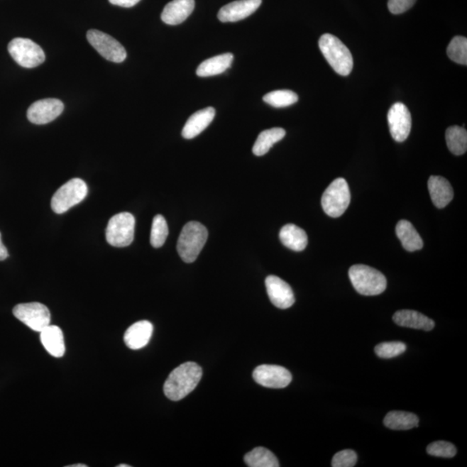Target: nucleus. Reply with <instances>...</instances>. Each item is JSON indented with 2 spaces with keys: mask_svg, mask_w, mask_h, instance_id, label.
<instances>
[{
  "mask_svg": "<svg viewBox=\"0 0 467 467\" xmlns=\"http://www.w3.org/2000/svg\"><path fill=\"white\" fill-rule=\"evenodd\" d=\"M203 375L199 364L187 362L181 364L169 375L164 385V393L172 401H180L196 389Z\"/></svg>",
  "mask_w": 467,
  "mask_h": 467,
  "instance_id": "nucleus-1",
  "label": "nucleus"
},
{
  "mask_svg": "<svg viewBox=\"0 0 467 467\" xmlns=\"http://www.w3.org/2000/svg\"><path fill=\"white\" fill-rule=\"evenodd\" d=\"M319 46L336 73L340 76H349L353 69V57L350 50L339 38L331 34H324L319 38Z\"/></svg>",
  "mask_w": 467,
  "mask_h": 467,
  "instance_id": "nucleus-2",
  "label": "nucleus"
},
{
  "mask_svg": "<svg viewBox=\"0 0 467 467\" xmlns=\"http://www.w3.org/2000/svg\"><path fill=\"white\" fill-rule=\"evenodd\" d=\"M208 239L207 229L199 221H189L182 229L177 251L186 263H192L199 256Z\"/></svg>",
  "mask_w": 467,
  "mask_h": 467,
  "instance_id": "nucleus-3",
  "label": "nucleus"
},
{
  "mask_svg": "<svg viewBox=\"0 0 467 467\" xmlns=\"http://www.w3.org/2000/svg\"><path fill=\"white\" fill-rule=\"evenodd\" d=\"M349 277L360 295L375 296L383 294L387 287V280L381 272L366 265H354L350 268Z\"/></svg>",
  "mask_w": 467,
  "mask_h": 467,
  "instance_id": "nucleus-4",
  "label": "nucleus"
},
{
  "mask_svg": "<svg viewBox=\"0 0 467 467\" xmlns=\"http://www.w3.org/2000/svg\"><path fill=\"white\" fill-rule=\"evenodd\" d=\"M351 203L349 185L343 177L336 179L324 191L322 204L328 216L337 219L346 212Z\"/></svg>",
  "mask_w": 467,
  "mask_h": 467,
  "instance_id": "nucleus-5",
  "label": "nucleus"
},
{
  "mask_svg": "<svg viewBox=\"0 0 467 467\" xmlns=\"http://www.w3.org/2000/svg\"><path fill=\"white\" fill-rule=\"evenodd\" d=\"M134 229H136V219L132 214L119 213L109 220L106 226V241L114 247L129 246L134 238Z\"/></svg>",
  "mask_w": 467,
  "mask_h": 467,
  "instance_id": "nucleus-6",
  "label": "nucleus"
},
{
  "mask_svg": "<svg viewBox=\"0 0 467 467\" xmlns=\"http://www.w3.org/2000/svg\"><path fill=\"white\" fill-rule=\"evenodd\" d=\"M88 195V186L81 179H72L62 185L51 199V209L55 213L62 214L80 204Z\"/></svg>",
  "mask_w": 467,
  "mask_h": 467,
  "instance_id": "nucleus-7",
  "label": "nucleus"
},
{
  "mask_svg": "<svg viewBox=\"0 0 467 467\" xmlns=\"http://www.w3.org/2000/svg\"><path fill=\"white\" fill-rule=\"evenodd\" d=\"M8 51L14 61L23 68H35L45 60L41 47L28 38H14L8 45Z\"/></svg>",
  "mask_w": 467,
  "mask_h": 467,
  "instance_id": "nucleus-8",
  "label": "nucleus"
},
{
  "mask_svg": "<svg viewBox=\"0 0 467 467\" xmlns=\"http://www.w3.org/2000/svg\"><path fill=\"white\" fill-rule=\"evenodd\" d=\"M13 312L16 318L35 331L41 332L50 324V310L41 303L19 304Z\"/></svg>",
  "mask_w": 467,
  "mask_h": 467,
  "instance_id": "nucleus-9",
  "label": "nucleus"
},
{
  "mask_svg": "<svg viewBox=\"0 0 467 467\" xmlns=\"http://www.w3.org/2000/svg\"><path fill=\"white\" fill-rule=\"evenodd\" d=\"M87 38L94 49L106 60L120 63L125 61L126 51L116 39L97 30H89Z\"/></svg>",
  "mask_w": 467,
  "mask_h": 467,
  "instance_id": "nucleus-10",
  "label": "nucleus"
},
{
  "mask_svg": "<svg viewBox=\"0 0 467 467\" xmlns=\"http://www.w3.org/2000/svg\"><path fill=\"white\" fill-rule=\"evenodd\" d=\"M253 378L260 385L270 389H283L292 382L290 371L282 366L263 364L256 368Z\"/></svg>",
  "mask_w": 467,
  "mask_h": 467,
  "instance_id": "nucleus-11",
  "label": "nucleus"
},
{
  "mask_svg": "<svg viewBox=\"0 0 467 467\" xmlns=\"http://www.w3.org/2000/svg\"><path fill=\"white\" fill-rule=\"evenodd\" d=\"M387 117L392 138L397 142L405 141L412 126L409 109L401 102H397L391 106Z\"/></svg>",
  "mask_w": 467,
  "mask_h": 467,
  "instance_id": "nucleus-12",
  "label": "nucleus"
},
{
  "mask_svg": "<svg viewBox=\"0 0 467 467\" xmlns=\"http://www.w3.org/2000/svg\"><path fill=\"white\" fill-rule=\"evenodd\" d=\"M65 105L57 99H43L31 104L27 111V118L31 123H50L62 113Z\"/></svg>",
  "mask_w": 467,
  "mask_h": 467,
  "instance_id": "nucleus-13",
  "label": "nucleus"
},
{
  "mask_svg": "<svg viewBox=\"0 0 467 467\" xmlns=\"http://www.w3.org/2000/svg\"><path fill=\"white\" fill-rule=\"evenodd\" d=\"M267 292L271 302L280 309H287L295 302L294 292L289 285L275 275L267 277L265 280Z\"/></svg>",
  "mask_w": 467,
  "mask_h": 467,
  "instance_id": "nucleus-14",
  "label": "nucleus"
},
{
  "mask_svg": "<svg viewBox=\"0 0 467 467\" xmlns=\"http://www.w3.org/2000/svg\"><path fill=\"white\" fill-rule=\"evenodd\" d=\"M261 2L263 0H237L221 7L217 18L223 23L243 21L254 13Z\"/></svg>",
  "mask_w": 467,
  "mask_h": 467,
  "instance_id": "nucleus-15",
  "label": "nucleus"
},
{
  "mask_svg": "<svg viewBox=\"0 0 467 467\" xmlns=\"http://www.w3.org/2000/svg\"><path fill=\"white\" fill-rule=\"evenodd\" d=\"M195 8V0H172L167 4L161 14L166 25H180L188 18Z\"/></svg>",
  "mask_w": 467,
  "mask_h": 467,
  "instance_id": "nucleus-16",
  "label": "nucleus"
},
{
  "mask_svg": "<svg viewBox=\"0 0 467 467\" xmlns=\"http://www.w3.org/2000/svg\"><path fill=\"white\" fill-rule=\"evenodd\" d=\"M153 326L148 320L134 323L126 330L124 341L132 350H140L148 344L152 338Z\"/></svg>",
  "mask_w": 467,
  "mask_h": 467,
  "instance_id": "nucleus-17",
  "label": "nucleus"
},
{
  "mask_svg": "<svg viewBox=\"0 0 467 467\" xmlns=\"http://www.w3.org/2000/svg\"><path fill=\"white\" fill-rule=\"evenodd\" d=\"M215 116L216 110L211 106L197 111L186 122L183 131H182V136L186 140H191V138L199 136L211 123Z\"/></svg>",
  "mask_w": 467,
  "mask_h": 467,
  "instance_id": "nucleus-18",
  "label": "nucleus"
},
{
  "mask_svg": "<svg viewBox=\"0 0 467 467\" xmlns=\"http://www.w3.org/2000/svg\"><path fill=\"white\" fill-rule=\"evenodd\" d=\"M427 187L434 207L439 209L445 208L454 199L452 185L445 177L431 176L427 182Z\"/></svg>",
  "mask_w": 467,
  "mask_h": 467,
  "instance_id": "nucleus-19",
  "label": "nucleus"
},
{
  "mask_svg": "<svg viewBox=\"0 0 467 467\" xmlns=\"http://www.w3.org/2000/svg\"><path fill=\"white\" fill-rule=\"evenodd\" d=\"M394 322L400 326L429 331L435 326L434 320L421 312L412 310H401L393 316Z\"/></svg>",
  "mask_w": 467,
  "mask_h": 467,
  "instance_id": "nucleus-20",
  "label": "nucleus"
},
{
  "mask_svg": "<svg viewBox=\"0 0 467 467\" xmlns=\"http://www.w3.org/2000/svg\"><path fill=\"white\" fill-rule=\"evenodd\" d=\"M40 339L45 349L55 358H62L65 353V343L60 328L47 326L40 332Z\"/></svg>",
  "mask_w": 467,
  "mask_h": 467,
  "instance_id": "nucleus-21",
  "label": "nucleus"
},
{
  "mask_svg": "<svg viewBox=\"0 0 467 467\" xmlns=\"http://www.w3.org/2000/svg\"><path fill=\"white\" fill-rule=\"evenodd\" d=\"M280 240L284 246L298 252L304 251L308 243L306 231L292 224L285 225L280 229Z\"/></svg>",
  "mask_w": 467,
  "mask_h": 467,
  "instance_id": "nucleus-22",
  "label": "nucleus"
},
{
  "mask_svg": "<svg viewBox=\"0 0 467 467\" xmlns=\"http://www.w3.org/2000/svg\"><path fill=\"white\" fill-rule=\"evenodd\" d=\"M234 59L231 53H225L207 59L199 66L197 75L200 77H209L223 74L231 68Z\"/></svg>",
  "mask_w": 467,
  "mask_h": 467,
  "instance_id": "nucleus-23",
  "label": "nucleus"
},
{
  "mask_svg": "<svg viewBox=\"0 0 467 467\" xmlns=\"http://www.w3.org/2000/svg\"><path fill=\"white\" fill-rule=\"evenodd\" d=\"M395 232L406 251L414 252L423 248L422 238L410 221L407 220L398 221Z\"/></svg>",
  "mask_w": 467,
  "mask_h": 467,
  "instance_id": "nucleus-24",
  "label": "nucleus"
},
{
  "mask_svg": "<svg viewBox=\"0 0 467 467\" xmlns=\"http://www.w3.org/2000/svg\"><path fill=\"white\" fill-rule=\"evenodd\" d=\"M285 136H286V131L280 128L263 131L259 134L254 146H253V153L258 157L265 155L272 146L282 141Z\"/></svg>",
  "mask_w": 467,
  "mask_h": 467,
  "instance_id": "nucleus-25",
  "label": "nucleus"
},
{
  "mask_svg": "<svg viewBox=\"0 0 467 467\" xmlns=\"http://www.w3.org/2000/svg\"><path fill=\"white\" fill-rule=\"evenodd\" d=\"M383 423L392 430H410L419 426V418L413 413L391 411L387 414Z\"/></svg>",
  "mask_w": 467,
  "mask_h": 467,
  "instance_id": "nucleus-26",
  "label": "nucleus"
},
{
  "mask_svg": "<svg viewBox=\"0 0 467 467\" xmlns=\"http://www.w3.org/2000/svg\"><path fill=\"white\" fill-rule=\"evenodd\" d=\"M447 148L454 155H462L467 149V132L464 128L453 126L447 128L446 132Z\"/></svg>",
  "mask_w": 467,
  "mask_h": 467,
  "instance_id": "nucleus-27",
  "label": "nucleus"
},
{
  "mask_svg": "<svg viewBox=\"0 0 467 467\" xmlns=\"http://www.w3.org/2000/svg\"><path fill=\"white\" fill-rule=\"evenodd\" d=\"M244 461L249 467H279L274 454L264 447H256L245 455Z\"/></svg>",
  "mask_w": 467,
  "mask_h": 467,
  "instance_id": "nucleus-28",
  "label": "nucleus"
},
{
  "mask_svg": "<svg viewBox=\"0 0 467 467\" xmlns=\"http://www.w3.org/2000/svg\"><path fill=\"white\" fill-rule=\"evenodd\" d=\"M299 97L294 91L275 90L263 97V101L274 108H286L298 101Z\"/></svg>",
  "mask_w": 467,
  "mask_h": 467,
  "instance_id": "nucleus-29",
  "label": "nucleus"
},
{
  "mask_svg": "<svg viewBox=\"0 0 467 467\" xmlns=\"http://www.w3.org/2000/svg\"><path fill=\"white\" fill-rule=\"evenodd\" d=\"M169 234L168 225L165 217L157 215L154 217L152 225L151 236L150 243L155 248L163 246Z\"/></svg>",
  "mask_w": 467,
  "mask_h": 467,
  "instance_id": "nucleus-30",
  "label": "nucleus"
},
{
  "mask_svg": "<svg viewBox=\"0 0 467 467\" xmlns=\"http://www.w3.org/2000/svg\"><path fill=\"white\" fill-rule=\"evenodd\" d=\"M447 55L451 60L458 65H467V39L465 37H455L447 47Z\"/></svg>",
  "mask_w": 467,
  "mask_h": 467,
  "instance_id": "nucleus-31",
  "label": "nucleus"
},
{
  "mask_svg": "<svg viewBox=\"0 0 467 467\" xmlns=\"http://www.w3.org/2000/svg\"><path fill=\"white\" fill-rule=\"evenodd\" d=\"M406 349L405 343L385 342L378 344L375 348V352L379 358L390 359L405 353Z\"/></svg>",
  "mask_w": 467,
  "mask_h": 467,
  "instance_id": "nucleus-32",
  "label": "nucleus"
},
{
  "mask_svg": "<svg viewBox=\"0 0 467 467\" xmlns=\"http://www.w3.org/2000/svg\"><path fill=\"white\" fill-rule=\"evenodd\" d=\"M427 452L434 457L453 458L456 455L457 449L452 443L435 441L427 446Z\"/></svg>",
  "mask_w": 467,
  "mask_h": 467,
  "instance_id": "nucleus-33",
  "label": "nucleus"
},
{
  "mask_svg": "<svg viewBox=\"0 0 467 467\" xmlns=\"http://www.w3.org/2000/svg\"><path fill=\"white\" fill-rule=\"evenodd\" d=\"M358 455L353 450H343L334 455L331 466L334 467H353L357 464Z\"/></svg>",
  "mask_w": 467,
  "mask_h": 467,
  "instance_id": "nucleus-34",
  "label": "nucleus"
},
{
  "mask_svg": "<svg viewBox=\"0 0 467 467\" xmlns=\"http://www.w3.org/2000/svg\"><path fill=\"white\" fill-rule=\"evenodd\" d=\"M417 0H389L388 7L391 13L401 14L412 7Z\"/></svg>",
  "mask_w": 467,
  "mask_h": 467,
  "instance_id": "nucleus-35",
  "label": "nucleus"
},
{
  "mask_svg": "<svg viewBox=\"0 0 467 467\" xmlns=\"http://www.w3.org/2000/svg\"><path fill=\"white\" fill-rule=\"evenodd\" d=\"M140 1L141 0H109V2L112 4V5L125 8L133 7L137 5Z\"/></svg>",
  "mask_w": 467,
  "mask_h": 467,
  "instance_id": "nucleus-36",
  "label": "nucleus"
},
{
  "mask_svg": "<svg viewBox=\"0 0 467 467\" xmlns=\"http://www.w3.org/2000/svg\"><path fill=\"white\" fill-rule=\"evenodd\" d=\"M8 251L5 245L2 243L1 233H0V260H6L8 257Z\"/></svg>",
  "mask_w": 467,
  "mask_h": 467,
  "instance_id": "nucleus-37",
  "label": "nucleus"
},
{
  "mask_svg": "<svg viewBox=\"0 0 467 467\" xmlns=\"http://www.w3.org/2000/svg\"><path fill=\"white\" fill-rule=\"evenodd\" d=\"M68 467H88V466L82 465V464H77V465L68 466Z\"/></svg>",
  "mask_w": 467,
  "mask_h": 467,
  "instance_id": "nucleus-38",
  "label": "nucleus"
},
{
  "mask_svg": "<svg viewBox=\"0 0 467 467\" xmlns=\"http://www.w3.org/2000/svg\"><path fill=\"white\" fill-rule=\"evenodd\" d=\"M117 467H131L129 465H119Z\"/></svg>",
  "mask_w": 467,
  "mask_h": 467,
  "instance_id": "nucleus-39",
  "label": "nucleus"
}]
</instances>
